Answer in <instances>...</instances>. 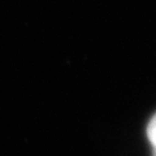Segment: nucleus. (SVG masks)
<instances>
[{
    "mask_svg": "<svg viewBox=\"0 0 156 156\" xmlns=\"http://www.w3.org/2000/svg\"><path fill=\"white\" fill-rule=\"evenodd\" d=\"M147 138L150 140V143L152 144L154 148V156H156V113L154 117L150 120L148 126H147Z\"/></svg>",
    "mask_w": 156,
    "mask_h": 156,
    "instance_id": "f257e3e1",
    "label": "nucleus"
}]
</instances>
